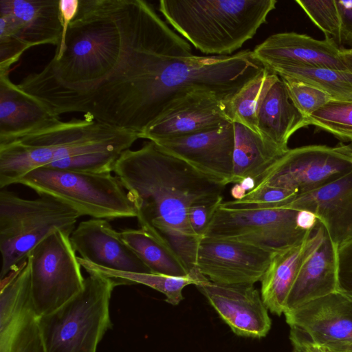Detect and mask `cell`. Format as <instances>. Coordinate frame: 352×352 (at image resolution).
<instances>
[{
	"mask_svg": "<svg viewBox=\"0 0 352 352\" xmlns=\"http://www.w3.org/2000/svg\"><path fill=\"white\" fill-rule=\"evenodd\" d=\"M191 55L144 0H80L53 58L18 85L58 116L80 113L139 134L157 69L170 56Z\"/></svg>",
	"mask_w": 352,
	"mask_h": 352,
	"instance_id": "obj_1",
	"label": "cell"
},
{
	"mask_svg": "<svg viewBox=\"0 0 352 352\" xmlns=\"http://www.w3.org/2000/svg\"><path fill=\"white\" fill-rule=\"evenodd\" d=\"M113 172L130 194L140 228L151 227L165 236L190 272L197 270L199 242L188 222L190 208L223 201L225 186L148 141L137 150L124 151Z\"/></svg>",
	"mask_w": 352,
	"mask_h": 352,
	"instance_id": "obj_2",
	"label": "cell"
},
{
	"mask_svg": "<svg viewBox=\"0 0 352 352\" xmlns=\"http://www.w3.org/2000/svg\"><path fill=\"white\" fill-rule=\"evenodd\" d=\"M138 134L84 117L56 124L0 144V188L17 184L30 171L80 156L121 155Z\"/></svg>",
	"mask_w": 352,
	"mask_h": 352,
	"instance_id": "obj_3",
	"label": "cell"
},
{
	"mask_svg": "<svg viewBox=\"0 0 352 352\" xmlns=\"http://www.w3.org/2000/svg\"><path fill=\"white\" fill-rule=\"evenodd\" d=\"M276 0H161L166 22L206 56H229L252 38Z\"/></svg>",
	"mask_w": 352,
	"mask_h": 352,
	"instance_id": "obj_4",
	"label": "cell"
},
{
	"mask_svg": "<svg viewBox=\"0 0 352 352\" xmlns=\"http://www.w3.org/2000/svg\"><path fill=\"white\" fill-rule=\"evenodd\" d=\"M82 289L55 311L38 317L45 352H97L111 328L110 300L116 280L88 271Z\"/></svg>",
	"mask_w": 352,
	"mask_h": 352,
	"instance_id": "obj_5",
	"label": "cell"
},
{
	"mask_svg": "<svg viewBox=\"0 0 352 352\" xmlns=\"http://www.w3.org/2000/svg\"><path fill=\"white\" fill-rule=\"evenodd\" d=\"M81 215L47 195L24 199L12 191H0L1 282L27 261L32 248L56 230L69 234Z\"/></svg>",
	"mask_w": 352,
	"mask_h": 352,
	"instance_id": "obj_6",
	"label": "cell"
},
{
	"mask_svg": "<svg viewBox=\"0 0 352 352\" xmlns=\"http://www.w3.org/2000/svg\"><path fill=\"white\" fill-rule=\"evenodd\" d=\"M17 184L64 203L81 216L108 221L137 216L130 194L120 179L110 172L87 173L43 166L30 171Z\"/></svg>",
	"mask_w": 352,
	"mask_h": 352,
	"instance_id": "obj_7",
	"label": "cell"
},
{
	"mask_svg": "<svg viewBox=\"0 0 352 352\" xmlns=\"http://www.w3.org/2000/svg\"><path fill=\"white\" fill-rule=\"evenodd\" d=\"M70 235L56 230L28 254L32 301L38 317L55 311L84 287L85 278Z\"/></svg>",
	"mask_w": 352,
	"mask_h": 352,
	"instance_id": "obj_8",
	"label": "cell"
},
{
	"mask_svg": "<svg viewBox=\"0 0 352 352\" xmlns=\"http://www.w3.org/2000/svg\"><path fill=\"white\" fill-rule=\"evenodd\" d=\"M300 211L277 208L230 210L219 206L204 238L246 243L277 252L302 243L314 228L301 226Z\"/></svg>",
	"mask_w": 352,
	"mask_h": 352,
	"instance_id": "obj_9",
	"label": "cell"
},
{
	"mask_svg": "<svg viewBox=\"0 0 352 352\" xmlns=\"http://www.w3.org/2000/svg\"><path fill=\"white\" fill-rule=\"evenodd\" d=\"M352 170V157L327 145L289 148L256 181L300 195L314 190Z\"/></svg>",
	"mask_w": 352,
	"mask_h": 352,
	"instance_id": "obj_10",
	"label": "cell"
},
{
	"mask_svg": "<svg viewBox=\"0 0 352 352\" xmlns=\"http://www.w3.org/2000/svg\"><path fill=\"white\" fill-rule=\"evenodd\" d=\"M0 352H45L32 301L28 259L1 283Z\"/></svg>",
	"mask_w": 352,
	"mask_h": 352,
	"instance_id": "obj_11",
	"label": "cell"
},
{
	"mask_svg": "<svg viewBox=\"0 0 352 352\" xmlns=\"http://www.w3.org/2000/svg\"><path fill=\"white\" fill-rule=\"evenodd\" d=\"M274 253L240 241L203 238L196 267L213 283L254 285L261 280Z\"/></svg>",
	"mask_w": 352,
	"mask_h": 352,
	"instance_id": "obj_12",
	"label": "cell"
},
{
	"mask_svg": "<svg viewBox=\"0 0 352 352\" xmlns=\"http://www.w3.org/2000/svg\"><path fill=\"white\" fill-rule=\"evenodd\" d=\"M154 143L161 151L186 162L210 179L225 186L232 183L234 122L228 121L199 133Z\"/></svg>",
	"mask_w": 352,
	"mask_h": 352,
	"instance_id": "obj_13",
	"label": "cell"
},
{
	"mask_svg": "<svg viewBox=\"0 0 352 352\" xmlns=\"http://www.w3.org/2000/svg\"><path fill=\"white\" fill-rule=\"evenodd\" d=\"M230 121L227 100L216 93L195 90L173 101L139 138L151 142L186 136Z\"/></svg>",
	"mask_w": 352,
	"mask_h": 352,
	"instance_id": "obj_14",
	"label": "cell"
},
{
	"mask_svg": "<svg viewBox=\"0 0 352 352\" xmlns=\"http://www.w3.org/2000/svg\"><path fill=\"white\" fill-rule=\"evenodd\" d=\"M195 286L236 335L261 338L269 333L268 309L254 285L219 284L205 276Z\"/></svg>",
	"mask_w": 352,
	"mask_h": 352,
	"instance_id": "obj_15",
	"label": "cell"
},
{
	"mask_svg": "<svg viewBox=\"0 0 352 352\" xmlns=\"http://www.w3.org/2000/svg\"><path fill=\"white\" fill-rule=\"evenodd\" d=\"M296 328L327 348L352 344V294L338 289L284 313Z\"/></svg>",
	"mask_w": 352,
	"mask_h": 352,
	"instance_id": "obj_16",
	"label": "cell"
},
{
	"mask_svg": "<svg viewBox=\"0 0 352 352\" xmlns=\"http://www.w3.org/2000/svg\"><path fill=\"white\" fill-rule=\"evenodd\" d=\"M264 68L319 67L351 69L341 56L340 47L325 36L323 40L294 32L272 34L252 50Z\"/></svg>",
	"mask_w": 352,
	"mask_h": 352,
	"instance_id": "obj_17",
	"label": "cell"
},
{
	"mask_svg": "<svg viewBox=\"0 0 352 352\" xmlns=\"http://www.w3.org/2000/svg\"><path fill=\"white\" fill-rule=\"evenodd\" d=\"M70 241L80 257L95 265L125 272L151 273L107 219L81 221L71 234Z\"/></svg>",
	"mask_w": 352,
	"mask_h": 352,
	"instance_id": "obj_18",
	"label": "cell"
},
{
	"mask_svg": "<svg viewBox=\"0 0 352 352\" xmlns=\"http://www.w3.org/2000/svg\"><path fill=\"white\" fill-rule=\"evenodd\" d=\"M285 208L313 214L338 247L352 240V170L314 190L296 195Z\"/></svg>",
	"mask_w": 352,
	"mask_h": 352,
	"instance_id": "obj_19",
	"label": "cell"
},
{
	"mask_svg": "<svg viewBox=\"0 0 352 352\" xmlns=\"http://www.w3.org/2000/svg\"><path fill=\"white\" fill-rule=\"evenodd\" d=\"M9 74L0 72V144L60 120L44 102L13 83Z\"/></svg>",
	"mask_w": 352,
	"mask_h": 352,
	"instance_id": "obj_20",
	"label": "cell"
},
{
	"mask_svg": "<svg viewBox=\"0 0 352 352\" xmlns=\"http://www.w3.org/2000/svg\"><path fill=\"white\" fill-rule=\"evenodd\" d=\"M324 233V227L317 219L311 234L302 243L273 254L261 280V297L271 313L284 314L287 298L302 264L320 245Z\"/></svg>",
	"mask_w": 352,
	"mask_h": 352,
	"instance_id": "obj_21",
	"label": "cell"
},
{
	"mask_svg": "<svg viewBox=\"0 0 352 352\" xmlns=\"http://www.w3.org/2000/svg\"><path fill=\"white\" fill-rule=\"evenodd\" d=\"M338 248L325 230L320 245L302 264L287 298L284 313L338 290Z\"/></svg>",
	"mask_w": 352,
	"mask_h": 352,
	"instance_id": "obj_22",
	"label": "cell"
},
{
	"mask_svg": "<svg viewBox=\"0 0 352 352\" xmlns=\"http://www.w3.org/2000/svg\"><path fill=\"white\" fill-rule=\"evenodd\" d=\"M0 13L12 19L30 47L59 45L63 32L59 0H0Z\"/></svg>",
	"mask_w": 352,
	"mask_h": 352,
	"instance_id": "obj_23",
	"label": "cell"
},
{
	"mask_svg": "<svg viewBox=\"0 0 352 352\" xmlns=\"http://www.w3.org/2000/svg\"><path fill=\"white\" fill-rule=\"evenodd\" d=\"M307 126H309L307 118L291 102L279 77L267 91L258 109L259 135L267 142L287 151L291 136Z\"/></svg>",
	"mask_w": 352,
	"mask_h": 352,
	"instance_id": "obj_24",
	"label": "cell"
},
{
	"mask_svg": "<svg viewBox=\"0 0 352 352\" xmlns=\"http://www.w3.org/2000/svg\"><path fill=\"white\" fill-rule=\"evenodd\" d=\"M123 241L135 252L151 273L185 276L190 271L170 241L151 227L124 229Z\"/></svg>",
	"mask_w": 352,
	"mask_h": 352,
	"instance_id": "obj_25",
	"label": "cell"
},
{
	"mask_svg": "<svg viewBox=\"0 0 352 352\" xmlns=\"http://www.w3.org/2000/svg\"><path fill=\"white\" fill-rule=\"evenodd\" d=\"M232 184L245 177L256 179L287 151L267 142L245 126L234 122Z\"/></svg>",
	"mask_w": 352,
	"mask_h": 352,
	"instance_id": "obj_26",
	"label": "cell"
},
{
	"mask_svg": "<svg viewBox=\"0 0 352 352\" xmlns=\"http://www.w3.org/2000/svg\"><path fill=\"white\" fill-rule=\"evenodd\" d=\"M78 261L87 271H94L113 279L118 285L141 284L163 294L165 301L177 305L184 297L183 289L189 285H198L205 277L199 271L191 272L185 276H174L153 273H135L116 271L95 265L80 256Z\"/></svg>",
	"mask_w": 352,
	"mask_h": 352,
	"instance_id": "obj_27",
	"label": "cell"
},
{
	"mask_svg": "<svg viewBox=\"0 0 352 352\" xmlns=\"http://www.w3.org/2000/svg\"><path fill=\"white\" fill-rule=\"evenodd\" d=\"M279 76L263 68L229 100L227 111L232 122L240 123L258 134L257 116L261 102Z\"/></svg>",
	"mask_w": 352,
	"mask_h": 352,
	"instance_id": "obj_28",
	"label": "cell"
},
{
	"mask_svg": "<svg viewBox=\"0 0 352 352\" xmlns=\"http://www.w3.org/2000/svg\"><path fill=\"white\" fill-rule=\"evenodd\" d=\"M280 78L309 84L329 94L332 100L352 101V69L319 67H279L270 70Z\"/></svg>",
	"mask_w": 352,
	"mask_h": 352,
	"instance_id": "obj_29",
	"label": "cell"
},
{
	"mask_svg": "<svg viewBox=\"0 0 352 352\" xmlns=\"http://www.w3.org/2000/svg\"><path fill=\"white\" fill-rule=\"evenodd\" d=\"M309 125L342 142H352V101L331 100L307 118Z\"/></svg>",
	"mask_w": 352,
	"mask_h": 352,
	"instance_id": "obj_30",
	"label": "cell"
},
{
	"mask_svg": "<svg viewBox=\"0 0 352 352\" xmlns=\"http://www.w3.org/2000/svg\"><path fill=\"white\" fill-rule=\"evenodd\" d=\"M296 195V192L290 190L263 185L255 187L241 199L223 201L219 206L230 210L285 208Z\"/></svg>",
	"mask_w": 352,
	"mask_h": 352,
	"instance_id": "obj_31",
	"label": "cell"
},
{
	"mask_svg": "<svg viewBox=\"0 0 352 352\" xmlns=\"http://www.w3.org/2000/svg\"><path fill=\"white\" fill-rule=\"evenodd\" d=\"M311 21L340 47L341 21L336 0H296Z\"/></svg>",
	"mask_w": 352,
	"mask_h": 352,
	"instance_id": "obj_32",
	"label": "cell"
},
{
	"mask_svg": "<svg viewBox=\"0 0 352 352\" xmlns=\"http://www.w3.org/2000/svg\"><path fill=\"white\" fill-rule=\"evenodd\" d=\"M280 78L291 102L307 118L332 100L329 94L309 84L290 78Z\"/></svg>",
	"mask_w": 352,
	"mask_h": 352,
	"instance_id": "obj_33",
	"label": "cell"
},
{
	"mask_svg": "<svg viewBox=\"0 0 352 352\" xmlns=\"http://www.w3.org/2000/svg\"><path fill=\"white\" fill-rule=\"evenodd\" d=\"M30 48L11 19L0 14V72H10L11 66Z\"/></svg>",
	"mask_w": 352,
	"mask_h": 352,
	"instance_id": "obj_34",
	"label": "cell"
},
{
	"mask_svg": "<svg viewBox=\"0 0 352 352\" xmlns=\"http://www.w3.org/2000/svg\"><path fill=\"white\" fill-rule=\"evenodd\" d=\"M223 201H215L192 206L188 212V222L194 234L201 240L217 210Z\"/></svg>",
	"mask_w": 352,
	"mask_h": 352,
	"instance_id": "obj_35",
	"label": "cell"
},
{
	"mask_svg": "<svg viewBox=\"0 0 352 352\" xmlns=\"http://www.w3.org/2000/svg\"><path fill=\"white\" fill-rule=\"evenodd\" d=\"M338 289L352 294V240L338 248Z\"/></svg>",
	"mask_w": 352,
	"mask_h": 352,
	"instance_id": "obj_36",
	"label": "cell"
},
{
	"mask_svg": "<svg viewBox=\"0 0 352 352\" xmlns=\"http://www.w3.org/2000/svg\"><path fill=\"white\" fill-rule=\"evenodd\" d=\"M341 21L340 47L343 44L352 47V0H336Z\"/></svg>",
	"mask_w": 352,
	"mask_h": 352,
	"instance_id": "obj_37",
	"label": "cell"
},
{
	"mask_svg": "<svg viewBox=\"0 0 352 352\" xmlns=\"http://www.w3.org/2000/svg\"><path fill=\"white\" fill-rule=\"evenodd\" d=\"M289 339L294 352H331L327 347L314 341L304 332L290 328Z\"/></svg>",
	"mask_w": 352,
	"mask_h": 352,
	"instance_id": "obj_38",
	"label": "cell"
},
{
	"mask_svg": "<svg viewBox=\"0 0 352 352\" xmlns=\"http://www.w3.org/2000/svg\"><path fill=\"white\" fill-rule=\"evenodd\" d=\"M79 2L80 0H59L60 14L63 24L60 41L65 38L68 26L78 12Z\"/></svg>",
	"mask_w": 352,
	"mask_h": 352,
	"instance_id": "obj_39",
	"label": "cell"
},
{
	"mask_svg": "<svg viewBox=\"0 0 352 352\" xmlns=\"http://www.w3.org/2000/svg\"><path fill=\"white\" fill-rule=\"evenodd\" d=\"M230 192L232 197L236 200L243 199L248 193L239 183L234 184V185H233Z\"/></svg>",
	"mask_w": 352,
	"mask_h": 352,
	"instance_id": "obj_40",
	"label": "cell"
},
{
	"mask_svg": "<svg viewBox=\"0 0 352 352\" xmlns=\"http://www.w3.org/2000/svg\"><path fill=\"white\" fill-rule=\"evenodd\" d=\"M341 56L346 65L352 69V47H340Z\"/></svg>",
	"mask_w": 352,
	"mask_h": 352,
	"instance_id": "obj_41",
	"label": "cell"
},
{
	"mask_svg": "<svg viewBox=\"0 0 352 352\" xmlns=\"http://www.w3.org/2000/svg\"><path fill=\"white\" fill-rule=\"evenodd\" d=\"M334 148L338 152L352 157V142L346 144L340 143Z\"/></svg>",
	"mask_w": 352,
	"mask_h": 352,
	"instance_id": "obj_42",
	"label": "cell"
},
{
	"mask_svg": "<svg viewBox=\"0 0 352 352\" xmlns=\"http://www.w3.org/2000/svg\"><path fill=\"white\" fill-rule=\"evenodd\" d=\"M247 192L252 190L256 187V182L252 177H245L239 183Z\"/></svg>",
	"mask_w": 352,
	"mask_h": 352,
	"instance_id": "obj_43",
	"label": "cell"
},
{
	"mask_svg": "<svg viewBox=\"0 0 352 352\" xmlns=\"http://www.w3.org/2000/svg\"><path fill=\"white\" fill-rule=\"evenodd\" d=\"M340 352H352V344H344L339 348Z\"/></svg>",
	"mask_w": 352,
	"mask_h": 352,
	"instance_id": "obj_44",
	"label": "cell"
}]
</instances>
